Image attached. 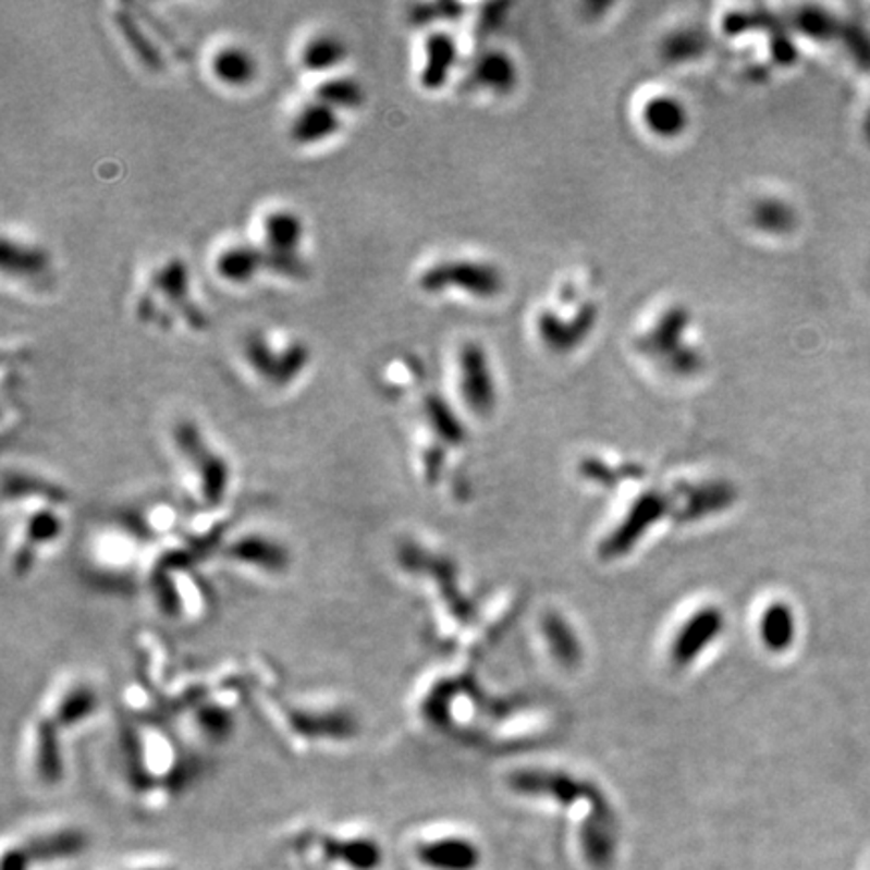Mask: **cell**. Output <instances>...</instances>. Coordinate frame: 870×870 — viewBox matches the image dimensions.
Wrapping results in <instances>:
<instances>
[{
	"instance_id": "9c48e42d",
	"label": "cell",
	"mask_w": 870,
	"mask_h": 870,
	"mask_svg": "<svg viewBox=\"0 0 870 870\" xmlns=\"http://www.w3.org/2000/svg\"><path fill=\"white\" fill-rule=\"evenodd\" d=\"M212 75L228 87H244L256 77V59L241 45H226L212 57Z\"/></svg>"
},
{
	"instance_id": "7c38bea8",
	"label": "cell",
	"mask_w": 870,
	"mask_h": 870,
	"mask_svg": "<svg viewBox=\"0 0 870 870\" xmlns=\"http://www.w3.org/2000/svg\"><path fill=\"white\" fill-rule=\"evenodd\" d=\"M455 59L454 40L443 33H433L426 40V68L421 71V85L426 89H438L445 83Z\"/></svg>"
},
{
	"instance_id": "8fae6325",
	"label": "cell",
	"mask_w": 870,
	"mask_h": 870,
	"mask_svg": "<svg viewBox=\"0 0 870 870\" xmlns=\"http://www.w3.org/2000/svg\"><path fill=\"white\" fill-rule=\"evenodd\" d=\"M345 59H347V45L333 33H319L310 37L301 49V65L313 73L331 71L341 65Z\"/></svg>"
},
{
	"instance_id": "277c9868",
	"label": "cell",
	"mask_w": 870,
	"mask_h": 870,
	"mask_svg": "<svg viewBox=\"0 0 870 870\" xmlns=\"http://www.w3.org/2000/svg\"><path fill=\"white\" fill-rule=\"evenodd\" d=\"M339 130H341V118L336 109L329 108L315 99L298 109V113L291 121L289 135L296 146H315L333 137Z\"/></svg>"
},
{
	"instance_id": "3957f363",
	"label": "cell",
	"mask_w": 870,
	"mask_h": 870,
	"mask_svg": "<svg viewBox=\"0 0 870 870\" xmlns=\"http://www.w3.org/2000/svg\"><path fill=\"white\" fill-rule=\"evenodd\" d=\"M149 289L163 296L180 313L189 329L204 331L208 327V317L192 298H189L188 265L174 256L154 270Z\"/></svg>"
},
{
	"instance_id": "ba28073f",
	"label": "cell",
	"mask_w": 870,
	"mask_h": 870,
	"mask_svg": "<svg viewBox=\"0 0 870 870\" xmlns=\"http://www.w3.org/2000/svg\"><path fill=\"white\" fill-rule=\"evenodd\" d=\"M215 268L222 281L246 284L255 279L260 268H265V248L250 244L228 246L216 258Z\"/></svg>"
},
{
	"instance_id": "e0dca14e",
	"label": "cell",
	"mask_w": 870,
	"mask_h": 870,
	"mask_svg": "<svg viewBox=\"0 0 870 870\" xmlns=\"http://www.w3.org/2000/svg\"><path fill=\"white\" fill-rule=\"evenodd\" d=\"M265 268L272 270L279 277L293 279V281H303L308 277L307 265L301 255H274V253L265 250Z\"/></svg>"
},
{
	"instance_id": "9a60e30c",
	"label": "cell",
	"mask_w": 870,
	"mask_h": 870,
	"mask_svg": "<svg viewBox=\"0 0 870 870\" xmlns=\"http://www.w3.org/2000/svg\"><path fill=\"white\" fill-rule=\"evenodd\" d=\"M308 362H310V351H308L303 341L289 343L286 347L281 348L279 365H277V376H274L272 385L284 388V385L293 383L296 377L307 369Z\"/></svg>"
},
{
	"instance_id": "52a82bcc",
	"label": "cell",
	"mask_w": 870,
	"mask_h": 870,
	"mask_svg": "<svg viewBox=\"0 0 870 870\" xmlns=\"http://www.w3.org/2000/svg\"><path fill=\"white\" fill-rule=\"evenodd\" d=\"M51 258L45 248L37 244L14 242L4 236L0 244V267L4 274L19 277V279H35L47 272Z\"/></svg>"
},
{
	"instance_id": "8992f818",
	"label": "cell",
	"mask_w": 870,
	"mask_h": 870,
	"mask_svg": "<svg viewBox=\"0 0 870 870\" xmlns=\"http://www.w3.org/2000/svg\"><path fill=\"white\" fill-rule=\"evenodd\" d=\"M459 371H462V389L471 407L486 409L492 405V381L488 373V363L482 348L466 345L459 353Z\"/></svg>"
},
{
	"instance_id": "7a4b0ae2",
	"label": "cell",
	"mask_w": 870,
	"mask_h": 870,
	"mask_svg": "<svg viewBox=\"0 0 870 870\" xmlns=\"http://www.w3.org/2000/svg\"><path fill=\"white\" fill-rule=\"evenodd\" d=\"M419 286L426 293H442L450 286H459L466 293L478 296L494 295L500 286L498 274L486 265L476 262H440L433 265L419 277Z\"/></svg>"
},
{
	"instance_id": "5bb4252c",
	"label": "cell",
	"mask_w": 870,
	"mask_h": 870,
	"mask_svg": "<svg viewBox=\"0 0 870 870\" xmlns=\"http://www.w3.org/2000/svg\"><path fill=\"white\" fill-rule=\"evenodd\" d=\"M242 351H244V359L255 369L256 376L262 377L268 383L274 381L277 376V365H279V355L281 348H272L268 343L267 336L260 333H253L246 336L242 343Z\"/></svg>"
},
{
	"instance_id": "ac0fdd59",
	"label": "cell",
	"mask_w": 870,
	"mask_h": 870,
	"mask_svg": "<svg viewBox=\"0 0 870 870\" xmlns=\"http://www.w3.org/2000/svg\"><path fill=\"white\" fill-rule=\"evenodd\" d=\"M426 412H428L429 421L442 431L445 440L455 442L459 438L454 414H450V409H448V405H445L442 397L429 395L428 400H426Z\"/></svg>"
},
{
	"instance_id": "4fadbf2b",
	"label": "cell",
	"mask_w": 870,
	"mask_h": 870,
	"mask_svg": "<svg viewBox=\"0 0 870 870\" xmlns=\"http://www.w3.org/2000/svg\"><path fill=\"white\" fill-rule=\"evenodd\" d=\"M315 99L333 109H355L363 106L365 91L362 83L355 77L336 75L322 81L315 89Z\"/></svg>"
},
{
	"instance_id": "5b68a950",
	"label": "cell",
	"mask_w": 870,
	"mask_h": 870,
	"mask_svg": "<svg viewBox=\"0 0 870 870\" xmlns=\"http://www.w3.org/2000/svg\"><path fill=\"white\" fill-rule=\"evenodd\" d=\"M265 250L274 255H298L305 222L293 210H272L262 220Z\"/></svg>"
},
{
	"instance_id": "2e32d148",
	"label": "cell",
	"mask_w": 870,
	"mask_h": 870,
	"mask_svg": "<svg viewBox=\"0 0 870 870\" xmlns=\"http://www.w3.org/2000/svg\"><path fill=\"white\" fill-rule=\"evenodd\" d=\"M647 121L657 134L671 135L682 130L685 115L679 103L671 99H659L647 109Z\"/></svg>"
},
{
	"instance_id": "d6986e66",
	"label": "cell",
	"mask_w": 870,
	"mask_h": 870,
	"mask_svg": "<svg viewBox=\"0 0 870 870\" xmlns=\"http://www.w3.org/2000/svg\"><path fill=\"white\" fill-rule=\"evenodd\" d=\"M478 77L482 83L502 87L510 77L508 63H504L500 57H488L478 68Z\"/></svg>"
},
{
	"instance_id": "6da1fadb",
	"label": "cell",
	"mask_w": 870,
	"mask_h": 870,
	"mask_svg": "<svg viewBox=\"0 0 870 870\" xmlns=\"http://www.w3.org/2000/svg\"><path fill=\"white\" fill-rule=\"evenodd\" d=\"M174 442L182 455L198 469L206 498H220L228 486V464L204 440L200 429L192 421H180L174 428Z\"/></svg>"
},
{
	"instance_id": "30bf717a",
	"label": "cell",
	"mask_w": 870,
	"mask_h": 870,
	"mask_svg": "<svg viewBox=\"0 0 870 870\" xmlns=\"http://www.w3.org/2000/svg\"><path fill=\"white\" fill-rule=\"evenodd\" d=\"M113 23L120 28L121 37L130 45L132 53L139 59V63L149 71H161L163 69V57H161L156 42L149 39L148 33L142 28L135 14L121 7L113 14Z\"/></svg>"
}]
</instances>
